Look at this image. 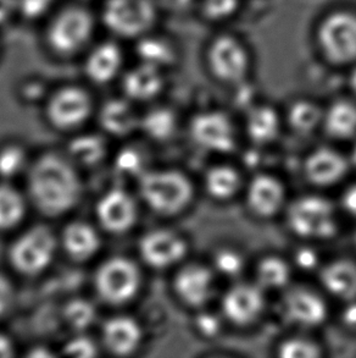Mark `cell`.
Here are the masks:
<instances>
[{
    "instance_id": "1",
    "label": "cell",
    "mask_w": 356,
    "mask_h": 358,
    "mask_svg": "<svg viewBox=\"0 0 356 358\" xmlns=\"http://www.w3.org/2000/svg\"><path fill=\"white\" fill-rule=\"evenodd\" d=\"M29 194L37 208L58 217L81 199V180L71 164L57 155H47L34 165L29 176Z\"/></svg>"
},
{
    "instance_id": "2",
    "label": "cell",
    "mask_w": 356,
    "mask_h": 358,
    "mask_svg": "<svg viewBox=\"0 0 356 358\" xmlns=\"http://www.w3.org/2000/svg\"><path fill=\"white\" fill-rule=\"evenodd\" d=\"M96 20L82 4H70L49 17L44 43L49 53L59 59H71L91 48Z\"/></svg>"
},
{
    "instance_id": "3",
    "label": "cell",
    "mask_w": 356,
    "mask_h": 358,
    "mask_svg": "<svg viewBox=\"0 0 356 358\" xmlns=\"http://www.w3.org/2000/svg\"><path fill=\"white\" fill-rule=\"evenodd\" d=\"M159 8L155 0H105L101 20L117 38L140 39L153 32Z\"/></svg>"
},
{
    "instance_id": "4",
    "label": "cell",
    "mask_w": 356,
    "mask_h": 358,
    "mask_svg": "<svg viewBox=\"0 0 356 358\" xmlns=\"http://www.w3.org/2000/svg\"><path fill=\"white\" fill-rule=\"evenodd\" d=\"M315 39L328 63L342 66L356 64V13L334 10L320 20Z\"/></svg>"
},
{
    "instance_id": "5",
    "label": "cell",
    "mask_w": 356,
    "mask_h": 358,
    "mask_svg": "<svg viewBox=\"0 0 356 358\" xmlns=\"http://www.w3.org/2000/svg\"><path fill=\"white\" fill-rule=\"evenodd\" d=\"M140 194L150 208L170 215L187 207L193 187L191 181L178 171H151L142 175Z\"/></svg>"
},
{
    "instance_id": "6",
    "label": "cell",
    "mask_w": 356,
    "mask_h": 358,
    "mask_svg": "<svg viewBox=\"0 0 356 358\" xmlns=\"http://www.w3.org/2000/svg\"><path fill=\"white\" fill-rule=\"evenodd\" d=\"M205 59L210 73L222 83L239 85L251 73L249 48L233 34H220L212 39L207 45Z\"/></svg>"
},
{
    "instance_id": "7",
    "label": "cell",
    "mask_w": 356,
    "mask_h": 358,
    "mask_svg": "<svg viewBox=\"0 0 356 358\" xmlns=\"http://www.w3.org/2000/svg\"><path fill=\"white\" fill-rule=\"evenodd\" d=\"M289 228L300 238L326 240L337 233L336 209L320 196H304L289 206Z\"/></svg>"
},
{
    "instance_id": "8",
    "label": "cell",
    "mask_w": 356,
    "mask_h": 358,
    "mask_svg": "<svg viewBox=\"0 0 356 358\" xmlns=\"http://www.w3.org/2000/svg\"><path fill=\"white\" fill-rule=\"evenodd\" d=\"M96 290L104 300L120 305L135 297L140 285V274L135 263L126 258H112L99 268Z\"/></svg>"
},
{
    "instance_id": "9",
    "label": "cell",
    "mask_w": 356,
    "mask_h": 358,
    "mask_svg": "<svg viewBox=\"0 0 356 358\" xmlns=\"http://www.w3.org/2000/svg\"><path fill=\"white\" fill-rule=\"evenodd\" d=\"M55 246L53 233L45 227H36L16 240L10 251V259L20 273L34 275L49 266Z\"/></svg>"
},
{
    "instance_id": "10",
    "label": "cell",
    "mask_w": 356,
    "mask_h": 358,
    "mask_svg": "<svg viewBox=\"0 0 356 358\" xmlns=\"http://www.w3.org/2000/svg\"><path fill=\"white\" fill-rule=\"evenodd\" d=\"M191 134L198 145L212 152L228 153L236 145L231 120L223 113L198 114L193 117Z\"/></svg>"
},
{
    "instance_id": "11",
    "label": "cell",
    "mask_w": 356,
    "mask_h": 358,
    "mask_svg": "<svg viewBox=\"0 0 356 358\" xmlns=\"http://www.w3.org/2000/svg\"><path fill=\"white\" fill-rule=\"evenodd\" d=\"M91 112V96L78 86L60 88L49 101V119L60 129H71L82 124Z\"/></svg>"
},
{
    "instance_id": "12",
    "label": "cell",
    "mask_w": 356,
    "mask_h": 358,
    "mask_svg": "<svg viewBox=\"0 0 356 358\" xmlns=\"http://www.w3.org/2000/svg\"><path fill=\"white\" fill-rule=\"evenodd\" d=\"M124 63V50L120 45L115 41H104L88 49L83 69L89 81L106 85L120 75Z\"/></svg>"
},
{
    "instance_id": "13",
    "label": "cell",
    "mask_w": 356,
    "mask_h": 358,
    "mask_svg": "<svg viewBox=\"0 0 356 358\" xmlns=\"http://www.w3.org/2000/svg\"><path fill=\"white\" fill-rule=\"evenodd\" d=\"M284 315L289 322L302 327H318L327 317V306L322 297L305 287H295L284 295Z\"/></svg>"
},
{
    "instance_id": "14",
    "label": "cell",
    "mask_w": 356,
    "mask_h": 358,
    "mask_svg": "<svg viewBox=\"0 0 356 358\" xmlns=\"http://www.w3.org/2000/svg\"><path fill=\"white\" fill-rule=\"evenodd\" d=\"M140 255L145 263L154 268H168L181 261L187 245L177 234L170 230H154L140 240Z\"/></svg>"
},
{
    "instance_id": "15",
    "label": "cell",
    "mask_w": 356,
    "mask_h": 358,
    "mask_svg": "<svg viewBox=\"0 0 356 358\" xmlns=\"http://www.w3.org/2000/svg\"><path fill=\"white\" fill-rule=\"evenodd\" d=\"M264 308V294L259 284H238L227 291L222 301V310L227 320L237 325L255 320Z\"/></svg>"
},
{
    "instance_id": "16",
    "label": "cell",
    "mask_w": 356,
    "mask_h": 358,
    "mask_svg": "<svg viewBox=\"0 0 356 358\" xmlns=\"http://www.w3.org/2000/svg\"><path fill=\"white\" fill-rule=\"evenodd\" d=\"M96 214L101 225L111 233H125L137 219L135 201L124 189H111L99 201Z\"/></svg>"
},
{
    "instance_id": "17",
    "label": "cell",
    "mask_w": 356,
    "mask_h": 358,
    "mask_svg": "<svg viewBox=\"0 0 356 358\" xmlns=\"http://www.w3.org/2000/svg\"><path fill=\"white\" fill-rule=\"evenodd\" d=\"M214 289V276L207 266L191 264L178 271L175 290L186 305L200 307L207 303Z\"/></svg>"
},
{
    "instance_id": "18",
    "label": "cell",
    "mask_w": 356,
    "mask_h": 358,
    "mask_svg": "<svg viewBox=\"0 0 356 358\" xmlns=\"http://www.w3.org/2000/svg\"><path fill=\"white\" fill-rule=\"evenodd\" d=\"M283 185L269 175H258L248 189V204L251 210L264 218L277 213L284 203Z\"/></svg>"
},
{
    "instance_id": "19",
    "label": "cell",
    "mask_w": 356,
    "mask_h": 358,
    "mask_svg": "<svg viewBox=\"0 0 356 358\" xmlns=\"http://www.w3.org/2000/svg\"><path fill=\"white\" fill-rule=\"evenodd\" d=\"M348 163L342 155L329 148H320L309 155L305 162V175L318 186L336 184L346 175Z\"/></svg>"
},
{
    "instance_id": "20",
    "label": "cell",
    "mask_w": 356,
    "mask_h": 358,
    "mask_svg": "<svg viewBox=\"0 0 356 358\" xmlns=\"http://www.w3.org/2000/svg\"><path fill=\"white\" fill-rule=\"evenodd\" d=\"M126 94L135 101H149L164 87L163 70L149 64L140 63L127 71L122 80Z\"/></svg>"
},
{
    "instance_id": "21",
    "label": "cell",
    "mask_w": 356,
    "mask_h": 358,
    "mask_svg": "<svg viewBox=\"0 0 356 358\" xmlns=\"http://www.w3.org/2000/svg\"><path fill=\"white\" fill-rule=\"evenodd\" d=\"M106 348L119 356L133 354L142 341V330L135 320L128 317L112 318L104 327Z\"/></svg>"
},
{
    "instance_id": "22",
    "label": "cell",
    "mask_w": 356,
    "mask_h": 358,
    "mask_svg": "<svg viewBox=\"0 0 356 358\" xmlns=\"http://www.w3.org/2000/svg\"><path fill=\"white\" fill-rule=\"evenodd\" d=\"M325 289L338 299L356 300V263L349 259L331 262L321 271Z\"/></svg>"
},
{
    "instance_id": "23",
    "label": "cell",
    "mask_w": 356,
    "mask_h": 358,
    "mask_svg": "<svg viewBox=\"0 0 356 358\" xmlns=\"http://www.w3.org/2000/svg\"><path fill=\"white\" fill-rule=\"evenodd\" d=\"M63 241L68 255L77 261H86L94 256L101 246V238L96 230L81 222L66 227Z\"/></svg>"
},
{
    "instance_id": "24",
    "label": "cell",
    "mask_w": 356,
    "mask_h": 358,
    "mask_svg": "<svg viewBox=\"0 0 356 358\" xmlns=\"http://www.w3.org/2000/svg\"><path fill=\"white\" fill-rule=\"evenodd\" d=\"M137 55L140 63L149 64L163 70L176 62L178 54L176 45L169 38L150 32L138 39Z\"/></svg>"
},
{
    "instance_id": "25",
    "label": "cell",
    "mask_w": 356,
    "mask_h": 358,
    "mask_svg": "<svg viewBox=\"0 0 356 358\" xmlns=\"http://www.w3.org/2000/svg\"><path fill=\"white\" fill-rule=\"evenodd\" d=\"M323 125L328 135L336 138H348L356 134V104L349 101H337L323 113Z\"/></svg>"
},
{
    "instance_id": "26",
    "label": "cell",
    "mask_w": 356,
    "mask_h": 358,
    "mask_svg": "<svg viewBox=\"0 0 356 358\" xmlns=\"http://www.w3.org/2000/svg\"><path fill=\"white\" fill-rule=\"evenodd\" d=\"M101 122L112 135L126 136L135 130L138 119L128 103L114 99L101 109Z\"/></svg>"
},
{
    "instance_id": "27",
    "label": "cell",
    "mask_w": 356,
    "mask_h": 358,
    "mask_svg": "<svg viewBox=\"0 0 356 358\" xmlns=\"http://www.w3.org/2000/svg\"><path fill=\"white\" fill-rule=\"evenodd\" d=\"M246 131L256 143H269L279 135V114L269 106L253 108L246 117Z\"/></svg>"
},
{
    "instance_id": "28",
    "label": "cell",
    "mask_w": 356,
    "mask_h": 358,
    "mask_svg": "<svg viewBox=\"0 0 356 358\" xmlns=\"http://www.w3.org/2000/svg\"><path fill=\"white\" fill-rule=\"evenodd\" d=\"M241 178L236 170L231 166L221 165L215 166L207 171L205 178V187L214 199H232L238 192Z\"/></svg>"
},
{
    "instance_id": "29",
    "label": "cell",
    "mask_w": 356,
    "mask_h": 358,
    "mask_svg": "<svg viewBox=\"0 0 356 358\" xmlns=\"http://www.w3.org/2000/svg\"><path fill=\"white\" fill-rule=\"evenodd\" d=\"M288 121L299 134H310L322 122L323 112L318 104L302 99L289 108Z\"/></svg>"
},
{
    "instance_id": "30",
    "label": "cell",
    "mask_w": 356,
    "mask_h": 358,
    "mask_svg": "<svg viewBox=\"0 0 356 358\" xmlns=\"http://www.w3.org/2000/svg\"><path fill=\"white\" fill-rule=\"evenodd\" d=\"M256 276L261 287L281 289L288 284L290 268L282 258L267 257L259 263Z\"/></svg>"
},
{
    "instance_id": "31",
    "label": "cell",
    "mask_w": 356,
    "mask_h": 358,
    "mask_svg": "<svg viewBox=\"0 0 356 358\" xmlns=\"http://www.w3.org/2000/svg\"><path fill=\"white\" fill-rule=\"evenodd\" d=\"M24 215L21 194L10 186H0V230L14 228Z\"/></svg>"
},
{
    "instance_id": "32",
    "label": "cell",
    "mask_w": 356,
    "mask_h": 358,
    "mask_svg": "<svg viewBox=\"0 0 356 358\" xmlns=\"http://www.w3.org/2000/svg\"><path fill=\"white\" fill-rule=\"evenodd\" d=\"M142 127L154 140H168L176 129V117L169 109L156 108L142 119Z\"/></svg>"
},
{
    "instance_id": "33",
    "label": "cell",
    "mask_w": 356,
    "mask_h": 358,
    "mask_svg": "<svg viewBox=\"0 0 356 358\" xmlns=\"http://www.w3.org/2000/svg\"><path fill=\"white\" fill-rule=\"evenodd\" d=\"M70 153L83 164H94L105 153L104 142L96 136H83L71 142Z\"/></svg>"
},
{
    "instance_id": "34",
    "label": "cell",
    "mask_w": 356,
    "mask_h": 358,
    "mask_svg": "<svg viewBox=\"0 0 356 358\" xmlns=\"http://www.w3.org/2000/svg\"><path fill=\"white\" fill-rule=\"evenodd\" d=\"M200 14L210 22H223L239 11L241 0H198Z\"/></svg>"
},
{
    "instance_id": "35",
    "label": "cell",
    "mask_w": 356,
    "mask_h": 358,
    "mask_svg": "<svg viewBox=\"0 0 356 358\" xmlns=\"http://www.w3.org/2000/svg\"><path fill=\"white\" fill-rule=\"evenodd\" d=\"M279 355L283 358H316L320 356V348L310 340L293 338L281 344Z\"/></svg>"
},
{
    "instance_id": "36",
    "label": "cell",
    "mask_w": 356,
    "mask_h": 358,
    "mask_svg": "<svg viewBox=\"0 0 356 358\" xmlns=\"http://www.w3.org/2000/svg\"><path fill=\"white\" fill-rule=\"evenodd\" d=\"M94 308L86 301H73L66 308V320L73 328L84 329L93 323Z\"/></svg>"
},
{
    "instance_id": "37",
    "label": "cell",
    "mask_w": 356,
    "mask_h": 358,
    "mask_svg": "<svg viewBox=\"0 0 356 358\" xmlns=\"http://www.w3.org/2000/svg\"><path fill=\"white\" fill-rule=\"evenodd\" d=\"M24 150L16 145H9L0 152V175L11 178L24 168Z\"/></svg>"
},
{
    "instance_id": "38",
    "label": "cell",
    "mask_w": 356,
    "mask_h": 358,
    "mask_svg": "<svg viewBox=\"0 0 356 358\" xmlns=\"http://www.w3.org/2000/svg\"><path fill=\"white\" fill-rule=\"evenodd\" d=\"M55 0H16L17 14L27 21L42 19L52 11Z\"/></svg>"
},
{
    "instance_id": "39",
    "label": "cell",
    "mask_w": 356,
    "mask_h": 358,
    "mask_svg": "<svg viewBox=\"0 0 356 358\" xmlns=\"http://www.w3.org/2000/svg\"><path fill=\"white\" fill-rule=\"evenodd\" d=\"M215 266L221 274L227 276L237 275L243 268V258L241 255L232 250H221L215 256Z\"/></svg>"
},
{
    "instance_id": "40",
    "label": "cell",
    "mask_w": 356,
    "mask_h": 358,
    "mask_svg": "<svg viewBox=\"0 0 356 358\" xmlns=\"http://www.w3.org/2000/svg\"><path fill=\"white\" fill-rule=\"evenodd\" d=\"M65 354L73 357L89 358L96 356V348L88 338H75L65 346Z\"/></svg>"
},
{
    "instance_id": "41",
    "label": "cell",
    "mask_w": 356,
    "mask_h": 358,
    "mask_svg": "<svg viewBox=\"0 0 356 358\" xmlns=\"http://www.w3.org/2000/svg\"><path fill=\"white\" fill-rule=\"evenodd\" d=\"M117 168L124 174H137L142 171V158L138 152L128 150L122 152L117 159Z\"/></svg>"
},
{
    "instance_id": "42",
    "label": "cell",
    "mask_w": 356,
    "mask_h": 358,
    "mask_svg": "<svg viewBox=\"0 0 356 358\" xmlns=\"http://www.w3.org/2000/svg\"><path fill=\"white\" fill-rule=\"evenodd\" d=\"M197 328L205 336H214L220 330V320L215 315H202L198 317Z\"/></svg>"
},
{
    "instance_id": "43",
    "label": "cell",
    "mask_w": 356,
    "mask_h": 358,
    "mask_svg": "<svg viewBox=\"0 0 356 358\" xmlns=\"http://www.w3.org/2000/svg\"><path fill=\"white\" fill-rule=\"evenodd\" d=\"M17 14L16 0H0V27L9 24Z\"/></svg>"
},
{
    "instance_id": "44",
    "label": "cell",
    "mask_w": 356,
    "mask_h": 358,
    "mask_svg": "<svg viewBox=\"0 0 356 358\" xmlns=\"http://www.w3.org/2000/svg\"><path fill=\"white\" fill-rule=\"evenodd\" d=\"M11 301H13V287L6 278L0 275V315H4L5 310L9 308Z\"/></svg>"
},
{
    "instance_id": "45",
    "label": "cell",
    "mask_w": 356,
    "mask_h": 358,
    "mask_svg": "<svg viewBox=\"0 0 356 358\" xmlns=\"http://www.w3.org/2000/svg\"><path fill=\"white\" fill-rule=\"evenodd\" d=\"M159 6L170 11L181 13L198 4V0H155Z\"/></svg>"
},
{
    "instance_id": "46",
    "label": "cell",
    "mask_w": 356,
    "mask_h": 358,
    "mask_svg": "<svg viewBox=\"0 0 356 358\" xmlns=\"http://www.w3.org/2000/svg\"><path fill=\"white\" fill-rule=\"evenodd\" d=\"M297 263L303 269H313V266L318 264V257L313 250L304 248L297 253Z\"/></svg>"
},
{
    "instance_id": "47",
    "label": "cell",
    "mask_w": 356,
    "mask_h": 358,
    "mask_svg": "<svg viewBox=\"0 0 356 358\" xmlns=\"http://www.w3.org/2000/svg\"><path fill=\"white\" fill-rule=\"evenodd\" d=\"M342 203L348 213L356 217V185H353L344 192Z\"/></svg>"
},
{
    "instance_id": "48",
    "label": "cell",
    "mask_w": 356,
    "mask_h": 358,
    "mask_svg": "<svg viewBox=\"0 0 356 358\" xmlns=\"http://www.w3.org/2000/svg\"><path fill=\"white\" fill-rule=\"evenodd\" d=\"M13 356V345L10 340L0 334V358H8Z\"/></svg>"
},
{
    "instance_id": "49",
    "label": "cell",
    "mask_w": 356,
    "mask_h": 358,
    "mask_svg": "<svg viewBox=\"0 0 356 358\" xmlns=\"http://www.w3.org/2000/svg\"><path fill=\"white\" fill-rule=\"evenodd\" d=\"M343 317L348 324L356 325V300L353 301L352 305L346 308Z\"/></svg>"
},
{
    "instance_id": "50",
    "label": "cell",
    "mask_w": 356,
    "mask_h": 358,
    "mask_svg": "<svg viewBox=\"0 0 356 358\" xmlns=\"http://www.w3.org/2000/svg\"><path fill=\"white\" fill-rule=\"evenodd\" d=\"M349 83H350V88L353 90V92L356 94V64L354 65V68H353L352 73H350Z\"/></svg>"
},
{
    "instance_id": "51",
    "label": "cell",
    "mask_w": 356,
    "mask_h": 358,
    "mask_svg": "<svg viewBox=\"0 0 356 358\" xmlns=\"http://www.w3.org/2000/svg\"><path fill=\"white\" fill-rule=\"evenodd\" d=\"M52 354H49V352H45L44 350L42 349H37L36 351H34L32 354H31V356L32 357H37V356H50Z\"/></svg>"
},
{
    "instance_id": "52",
    "label": "cell",
    "mask_w": 356,
    "mask_h": 358,
    "mask_svg": "<svg viewBox=\"0 0 356 358\" xmlns=\"http://www.w3.org/2000/svg\"><path fill=\"white\" fill-rule=\"evenodd\" d=\"M82 1H87V0H82Z\"/></svg>"
}]
</instances>
